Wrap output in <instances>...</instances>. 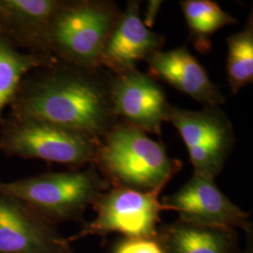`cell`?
Returning <instances> with one entry per match:
<instances>
[{
	"label": "cell",
	"mask_w": 253,
	"mask_h": 253,
	"mask_svg": "<svg viewBox=\"0 0 253 253\" xmlns=\"http://www.w3.org/2000/svg\"><path fill=\"white\" fill-rule=\"evenodd\" d=\"M54 60L49 55L23 52L0 35V120L27 73Z\"/></svg>",
	"instance_id": "15"
},
{
	"label": "cell",
	"mask_w": 253,
	"mask_h": 253,
	"mask_svg": "<svg viewBox=\"0 0 253 253\" xmlns=\"http://www.w3.org/2000/svg\"><path fill=\"white\" fill-rule=\"evenodd\" d=\"M190 31L191 42L197 51H210L211 36L217 30L237 21L212 0H183L179 2Z\"/></svg>",
	"instance_id": "16"
},
{
	"label": "cell",
	"mask_w": 253,
	"mask_h": 253,
	"mask_svg": "<svg viewBox=\"0 0 253 253\" xmlns=\"http://www.w3.org/2000/svg\"><path fill=\"white\" fill-rule=\"evenodd\" d=\"M93 164L111 186L143 192L163 190L182 167L162 142L123 120L100 138Z\"/></svg>",
	"instance_id": "2"
},
{
	"label": "cell",
	"mask_w": 253,
	"mask_h": 253,
	"mask_svg": "<svg viewBox=\"0 0 253 253\" xmlns=\"http://www.w3.org/2000/svg\"><path fill=\"white\" fill-rule=\"evenodd\" d=\"M110 188L94 164L84 170L44 172L0 182V192L17 198L54 224L81 221L85 210Z\"/></svg>",
	"instance_id": "4"
},
{
	"label": "cell",
	"mask_w": 253,
	"mask_h": 253,
	"mask_svg": "<svg viewBox=\"0 0 253 253\" xmlns=\"http://www.w3.org/2000/svg\"><path fill=\"white\" fill-rule=\"evenodd\" d=\"M148 74L205 106H219L226 98L187 46L159 51L147 58Z\"/></svg>",
	"instance_id": "12"
},
{
	"label": "cell",
	"mask_w": 253,
	"mask_h": 253,
	"mask_svg": "<svg viewBox=\"0 0 253 253\" xmlns=\"http://www.w3.org/2000/svg\"><path fill=\"white\" fill-rule=\"evenodd\" d=\"M122 14L114 1L63 0L47 31L46 54L81 68H99L101 52Z\"/></svg>",
	"instance_id": "3"
},
{
	"label": "cell",
	"mask_w": 253,
	"mask_h": 253,
	"mask_svg": "<svg viewBox=\"0 0 253 253\" xmlns=\"http://www.w3.org/2000/svg\"><path fill=\"white\" fill-rule=\"evenodd\" d=\"M110 95L118 118L145 133H162L170 103L163 87L148 73L134 69L112 74Z\"/></svg>",
	"instance_id": "10"
},
{
	"label": "cell",
	"mask_w": 253,
	"mask_h": 253,
	"mask_svg": "<svg viewBox=\"0 0 253 253\" xmlns=\"http://www.w3.org/2000/svg\"><path fill=\"white\" fill-rule=\"evenodd\" d=\"M163 4V1H155V0H150L147 2L146 9L145 11V16L143 20V23L145 24V27L147 28L152 27L154 25V22L157 18V15L160 11L161 6Z\"/></svg>",
	"instance_id": "19"
},
{
	"label": "cell",
	"mask_w": 253,
	"mask_h": 253,
	"mask_svg": "<svg viewBox=\"0 0 253 253\" xmlns=\"http://www.w3.org/2000/svg\"><path fill=\"white\" fill-rule=\"evenodd\" d=\"M62 3L63 0H0V35L23 52L48 55L47 31Z\"/></svg>",
	"instance_id": "13"
},
{
	"label": "cell",
	"mask_w": 253,
	"mask_h": 253,
	"mask_svg": "<svg viewBox=\"0 0 253 253\" xmlns=\"http://www.w3.org/2000/svg\"><path fill=\"white\" fill-rule=\"evenodd\" d=\"M166 122L179 132L194 172L215 179L235 145L234 126L226 114L217 106L193 111L170 104Z\"/></svg>",
	"instance_id": "6"
},
{
	"label": "cell",
	"mask_w": 253,
	"mask_h": 253,
	"mask_svg": "<svg viewBox=\"0 0 253 253\" xmlns=\"http://www.w3.org/2000/svg\"><path fill=\"white\" fill-rule=\"evenodd\" d=\"M100 138L9 113L0 120V153L77 170L94 163Z\"/></svg>",
	"instance_id": "5"
},
{
	"label": "cell",
	"mask_w": 253,
	"mask_h": 253,
	"mask_svg": "<svg viewBox=\"0 0 253 253\" xmlns=\"http://www.w3.org/2000/svg\"><path fill=\"white\" fill-rule=\"evenodd\" d=\"M111 76L102 69L55 59L23 78L10 113L101 138L119 121L110 95Z\"/></svg>",
	"instance_id": "1"
},
{
	"label": "cell",
	"mask_w": 253,
	"mask_h": 253,
	"mask_svg": "<svg viewBox=\"0 0 253 253\" xmlns=\"http://www.w3.org/2000/svg\"><path fill=\"white\" fill-rule=\"evenodd\" d=\"M164 210L177 212L179 219L201 226L252 231L250 214L217 188L215 179L193 172L190 180L161 201Z\"/></svg>",
	"instance_id": "8"
},
{
	"label": "cell",
	"mask_w": 253,
	"mask_h": 253,
	"mask_svg": "<svg viewBox=\"0 0 253 253\" xmlns=\"http://www.w3.org/2000/svg\"><path fill=\"white\" fill-rule=\"evenodd\" d=\"M164 37L145 27L141 17V2L130 0L101 52L99 68L111 74L137 69L156 52L162 51Z\"/></svg>",
	"instance_id": "11"
},
{
	"label": "cell",
	"mask_w": 253,
	"mask_h": 253,
	"mask_svg": "<svg viewBox=\"0 0 253 253\" xmlns=\"http://www.w3.org/2000/svg\"><path fill=\"white\" fill-rule=\"evenodd\" d=\"M115 253H164L157 238H126Z\"/></svg>",
	"instance_id": "18"
},
{
	"label": "cell",
	"mask_w": 253,
	"mask_h": 253,
	"mask_svg": "<svg viewBox=\"0 0 253 253\" xmlns=\"http://www.w3.org/2000/svg\"><path fill=\"white\" fill-rule=\"evenodd\" d=\"M0 253H73L54 223L20 200L0 192Z\"/></svg>",
	"instance_id": "9"
},
{
	"label": "cell",
	"mask_w": 253,
	"mask_h": 253,
	"mask_svg": "<svg viewBox=\"0 0 253 253\" xmlns=\"http://www.w3.org/2000/svg\"><path fill=\"white\" fill-rule=\"evenodd\" d=\"M227 81L231 92L236 95L253 82V12L244 28L227 39Z\"/></svg>",
	"instance_id": "17"
},
{
	"label": "cell",
	"mask_w": 253,
	"mask_h": 253,
	"mask_svg": "<svg viewBox=\"0 0 253 253\" xmlns=\"http://www.w3.org/2000/svg\"><path fill=\"white\" fill-rule=\"evenodd\" d=\"M164 253H241L235 230L201 226L180 219L159 228Z\"/></svg>",
	"instance_id": "14"
},
{
	"label": "cell",
	"mask_w": 253,
	"mask_h": 253,
	"mask_svg": "<svg viewBox=\"0 0 253 253\" xmlns=\"http://www.w3.org/2000/svg\"><path fill=\"white\" fill-rule=\"evenodd\" d=\"M161 192L111 186L92 205L96 217L84 222L80 232L68 240L73 242L88 235L104 236L111 233H120L126 238H157L160 214L164 210L159 199Z\"/></svg>",
	"instance_id": "7"
}]
</instances>
